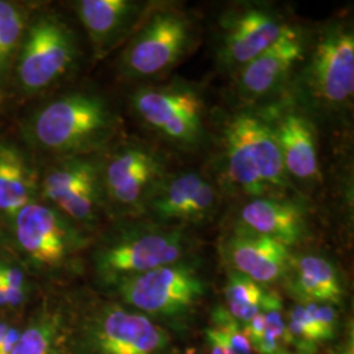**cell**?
I'll return each instance as SVG.
<instances>
[{"mask_svg": "<svg viewBox=\"0 0 354 354\" xmlns=\"http://www.w3.org/2000/svg\"><path fill=\"white\" fill-rule=\"evenodd\" d=\"M0 100H1V97H0Z\"/></svg>", "mask_w": 354, "mask_h": 354, "instance_id": "obj_38", "label": "cell"}, {"mask_svg": "<svg viewBox=\"0 0 354 354\" xmlns=\"http://www.w3.org/2000/svg\"><path fill=\"white\" fill-rule=\"evenodd\" d=\"M8 328H10V326H8L7 323L0 322V342H1V339L4 337V335H6V332L8 330Z\"/></svg>", "mask_w": 354, "mask_h": 354, "instance_id": "obj_34", "label": "cell"}, {"mask_svg": "<svg viewBox=\"0 0 354 354\" xmlns=\"http://www.w3.org/2000/svg\"><path fill=\"white\" fill-rule=\"evenodd\" d=\"M20 335H21L20 329L10 326V328L0 342V354H12L20 339Z\"/></svg>", "mask_w": 354, "mask_h": 354, "instance_id": "obj_33", "label": "cell"}, {"mask_svg": "<svg viewBox=\"0 0 354 354\" xmlns=\"http://www.w3.org/2000/svg\"><path fill=\"white\" fill-rule=\"evenodd\" d=\"M219 131V169L228 189L250 200L285 197L292 183L264 108L241 106L225 118Z\"/></svg>", "mask_w": 354, "mask_h": 354, "instance_id": "obj_1", "label": "cell"}, {"mask_svg": "<svg viewBox=\"0 0 354 354\" xmlns=\"http://www.w3.org/2000/svg\"><path fill=\"white\" fill-rule=\"evenodd\" d=\"M118 125V115L102 95L73 92L41 108L28 122L26 134L39 150L68 158L102 151Z\"/></svg>", "mask_w": 354, "mask_h": 354, "instance_id": "obj_3", "label": "cell"}, {"mask_svg": "<svg viewBox=\"0 0 354 354\" xmlns=\"http://www.w3.org/2000/svg\"><path fill=\"white\" fill-rule=\"evenodd\" d=\"M243 330H244L247 339L250 340V344L253 340L259 339L261 335H264L266 332V317L263 315V313L260 311L251 320L244 323V329Z\"/></svg>", "mask_w": 354, "mask_h": 354, "instance_id": "obj_32", "label": "cell"}, {"mask_svg": "<svg viewBox=\"0 0 354 354\" xmlns=\"http://www.w3.org/2000/svg\"><path fill=\"white\" fill-rule=\"evenodd\" d=\"M26 29V13L11 1L0 0V76L20 49Z\"/></svg>", "mask_w": 354, "mask_h": 354, "instance_id": "obj_23", "label": "cell"}, {"mask_svg": "<svg viewBox=\"0 0 354 354\" xmlns=\"http://www.w3.org/2000/svg\"><path fill=\"white\" fill-rule=\"evenodd\" d=\"M150 4L134 0H80L77 17L88 35L96 59L131 37Z\"/></svg>", "mask_w": 354, "mask_h": 354, "instance_id": "obj_17", "label": "cell"}, {"mask_svg": "<svg viewBox=\"0 0 354 354\" xmlns=\"http://www.w3.org/2000/svg\"><path fill=\"white\" fill-rule=\"evenodd\" d=\"M272 124L283 168L291 183H315L320 178L317 129L308 113L285 91L261 105Z\"/></svg>", "mask_w": 354, "mask_h": 354, "instance_id": "obj_14", "label": "cell"}, {"mask_svg": "<svg viewBox=\"0 0 354 354\" xmlns=\"http://www.w3.org/2000/svg\"><path fill=\"white\" fill-rule=\"evenodd\" d=\"M266 291L261 283L235 270L231 272L225 291L230 315L247 323L260 313Z\"/></svg>", "mask_w": 354, "mask_h": 354, "instance_id": "obj_22", "label": "cell"}, {"mask_svg": "<svg viewBox=\"0 0 354 354\" xmlns=\"http://www.w3.org/2000/svg\"><path fill=\"white\" fill-rule=\"evenodd\" d=\"M292 26L290 16L274 4L243 1L228 6L215 24L219 70L235 75Z\"/></svg>", "mask_w": 354, "mask_h": 354, "instance_id": "obj_6", "label": "cell"}, {"mask_svg": "<svg viewBox=\"0 0 354 354\" xmlns=\"http://www.w3.org/2000/svg\"><path fill=\"white\" fill-rule=\"evenodd\" d=\"M77 44L74 30L59 15L44 13L26 26L16 74L29 93L41 92L61 80L75 64Z\"/></svg>", "mask_w": 354, "mask_h": 354, "instance_id": "obj_9", "label": "cell"}, {"mask_svg": "<svg viewBox=\"0 0 354 354\" xmlns=\"http://www.w3.org/2000/svg\"><path fill=\"white\" fill-rule=\"evenodd\" d=\"M289 270L291 289L306 302H342V279L337 269L327 259L317 254H304L298 259L291 257Z\"/></svg>", "mask_w": 354, "mask_h": 354, "instance_id": "obj_21", "label": "cell"}, {"mask_svg": "<svg viewBox=\"0 0 354 354\" xmlns=\"http://www.w3.org/2000/svg\"><path fill=\"white\" fill-rule=\"evenodd\" d=\"M187 248V236L177 228L140 226L102 244L95 254V264L102 279L115 285L152 269L181 261Z\"/></svg>", "mask_w": 354, "mask_h": 354, "instance_id": "obj_8", "label": "cell"}, {"mask_svg": "<svg viewBox=\"0 0 354 354\" xmlns=\"http://www.w3.org/2000/svg\"><path fill=\"white\" fill-rule=\"evenodd\" d=\"M239 219L241 226L289 248L307 236V218L302 206L286 196L252 198L243 205Z\"/></svg>", "mask_w": 354, "mask_h": 354, "instance_id": "obj_19", "label": "cell"}, {"mask_svg": "<svg viewBox=\"0 0 354 354\" xmlns=\"http://www.w3.org/2000/svg\"><path fill=\"white\" fill-rule=\"evenodd\" d=\"M89 345L95 354H159L167 345V335L149 317L109 306L95 317Z\"/></svg>", "mask_w": 354, "mask_h": 354, "instance_id": "obj_15", "label": "cell"}, {"mask_svg": "<svg viewBox=\"0 0 354 354\" xmlns=\"http://www.w3.org/2000/svg\"><path fill=\"white\" fill-rule=\"evenodd\" d=\"M251 346L260 354H277L279 352V340L268 330L259 339L251 342Z\"/></svg>", "mask_w": 354, "mask_h": 354, "instance_id": "obj_31", "label": "cell"}, {"mask_svg": "<svg viewBox=\"0 0 354 354\" xmlns=\"http://www.w3.org/2000/svg\"><path fill=\"white\" fill-rule=\"evenodd\" d=\"M11 226L16 245L39 269L64 266L82 244L75 223L45 201L26 205Z\"/></svg>", "mask_w": 354, "mask_h": 354, "instance_id": "obj_12", "label": "cell"}, {"mask_svg": "<svg viewBox=\"0 0 354 354\" xmlns=\"http://www.w3.org/2000/svg\"><path fill=\"white\" fill-rule=\"evenodd\" d=\"M308 36L294 24L266 51L234 75L235 93L244 106H259L279 97L304 61Z\"/></svg>", "mask_w": 354, "mask_h": 354, "instance_id": "obj_13", "label": "cell"}, {"mask_svg": "<svg viewBox=\"0 0 354 354\" xmlns=\"http://www.w3.org/2000/svg\"><path fill=\"white\" fill-rule=\"evenodd\" d=\"M102 175L106 209L142 215L169 174L167 159L156 147L127 140L102 158Z\"/></svg>", "mask_w": 354, "mask_h": 354, "instance_id": "obj_7", "label": "cell"}, {"mask_svg": "<svg viewBox=\"0 0 354 354\" xmlns=\"http://www.w3.org/2000/svg\"><path fill=\"white\" fill-rule=\"evenodd\" d=\"M3 286V281H1V274H0V288Z\"/></svg>", "mask_w": 354, "mask_h": 354, "instance_id": "obj_36", "label": "cell"}, {"mask_svg": "<svg viewBox=\"0 0 354 354\" xmlns=\"http://www.w3.org/2000/svg\"><path fill=\"white\" fill-rule=\"evenodd\" d=\"M215 328L219 329L225 336L228 346L234 354H251L252 346L247 339L244 330L239 327L238 322L230 315L227 310L216 308L213 313Z\"/></svg>", "mask_w": 354, "mask_h": 354, "instance_id": "obj_26", "label": "cell"}, {"mask_svg": "<svg viewBox=\"0 0 354 354\" xmlns=\"http://www.w3.org/2000/svg\"><path fill=\"white\" fill-rule=\"evenodd\" d=\"M323 336L315 322L307 313L304 304H295L289 313L288 342H294L301 349L308 351L317 342H323Z\"/></svg>", "mask_w": 354, "mask_h": 354, "instance_id": "obj_25", "label": "cell"}, {"mask_svg": "<svg viewBox=\"0 0 354 354\" xmlns=\"http://www.w3.org/2000/svg\"><path fill=\"white\" fill-rule=\"evenodd\" d=\"M57 335L58 317L42 314L21 332L12 354H53Z\"/></svg>", "mask_w": 354, "mask_h": 354, "instance_id": "obj_24", "label": "cell"}, {"mask_svg": "<svg viewBox=\"0 0 354 354\" xmlns=\"http://www.w3.org/2000/svg\"><path fill=\"white\" fill-rule=\"evenodd\" d=\"M130 106L143 127L175 149L196 151L206 142V102L190 83L143 84L131 93Z\"/></svg>", "mask_w": 354, "mask_h": 354, "instance_id": "obj_5", "label": "cell"}, {"mask_svg": "<svg viewBox=\"0 0 354 354\" xmlns=\"http://www.w3.org/2000/svg\"><path fill=\"white\" fill-rule=\"evenodd\" d=\"M39 194L37 174L24 153L11 143H0V219L12 222Z\"/></svg>", "mask_w": 354, "mask_h": 354, "instance_id": "obj_20", "label": "cell"}, {"mask_svg": "<svg viewBox=\"0 0 354 354\" xmlns=\"http://www.w3.org/2000/svg\"><path fill=\"white\" fill-rule=\"evenodd\" d=\"M0 274L3 285L28 290L26 274L19 266H12L10 263H0Z\"/></svg>", "mask_w": 354, "mask_h": 354, "instance_id": "obj_29", "label": "cell"}, {"mask_svg": "<svg viewBox=\"0 0 354 354\" xmlns=\"http://www.w3.org/2000/svg\"><path fill=\"white\" fill-rule=\"evenodd\" d=\"M127 304L153 315L174 317L188 311L205 294L196 266L185 261L160 266L115 283Z\"/></svg>", "mask_w": 354, "mask_h": 354, "instance_id": "obj_11", "label": "cell"}, {"mask_svg": "<svg viewBox=\"0 0 354 354\" xmlns=\"http://www.w3.org/2000/svg\"><path fill=\"white\" fill-rule=\"evenodd\" d=\"M307 313L315 322L317 328L320 330L324 340L332 339L336 330L337 315L335 308L328 304H317V302H306L304 304Z\"/></svg>", "mask_w": 354, "mask_h": 354, "instance_id": "obj_28", "label": "cell"}, {"mask_svg": "<svg viewBox=\"0 0 354 354\" xmlns=\"http://www.w3.org/2000/svg\"><path fill=\"white\" fill-rule=\"evenodd\" d=\"M219 206L213 181L196 171L168 175L155 192L146 213L162 222H205Z\"/></svg>", "mask_w": 354, "mask_h": 354, "instance_id": "obj_16", "label": "cell"}, {"mask_svg": "<svg viewBox=\"0 0 354 354\" xmlns=\"http://www.w3.org/2000/svg\"><path fill=\"white\" fill-rule=\"evenodd\" d=\"M206 339L212 354H234L219 329L215 327L206 329Z\"/></svg>", "mask_w": 354, "mask_h": 354, "instance_id": "obj_30", "label": "cell"}, {"mask_svg": "<svg viewBox=\"0 0 354 354\" xmlns=\"http://www.w3.org/2000/svg\"><path fill=\"white\" fill-rule=\"evenodd\" d=\"M286 92L307 113L340 115L352 111L354 32L348 19H335L308 36L304 61Z\"/></svg>", "mask_w": 354, "mask_h": 354, "instance_id": "obj_2", "label": "cell"}, {"mask_svg": "<svg viewBox=\"0 0 354 354\" xmlns=\"http://www.w3.org/2000/svg\"><path fill=\"white\" fill-rule=\"evenodd\" d=\"M277 354H294V353H288V352H279Z\"/></svg>", "mask_w": 354, "mask_h": 354, "instance_id": "obj_37", "label": "cell"}, {"mask_svg": "<svg viewBox=\"0 0 354 354\" xmlns=\"http://www.w3.org/2000/svg\"><path fill=\"white\" fill-rule=\"evenodd\" d=\"M185 354H198L197 353V352H196V351H194V349H189V351H188V352H187V353Z\"/></svg>", "mask_w": 354, "mask_h": 354, "instance_id": "obj_35", "label": "cell"}, {"mask_svg": "<svg viewBox=\"0 0 354 354\" xmlns=\"http://www.w3.org/2000/svg\"><path fill=\"white\" fill-rule=\"evenodd\" d=\"M200 30L193 15L172 3L149 7L120 55L127 80H150L171 73L197 46Z\"/></svg>", "mask_w": 354, "mask_h": 354, "instance_id": "obj_4", "label": "cell"}, {"mask_svg": "<svg viewBox=\"0 0 354 354\" xmlns=\"http://www.w3.org/2000/svg\"><path fill=\"white\" fill-rule=\"evenodd\" d=\"M102 169L95 153L59 158L39 181V194L75 225H93L106 209Z\"/></svg>", "mask_w": 354, "mask_h": 354, "instance_id": "obj_10", "label": "cell"}, {"mask_svg": "<svg viewBox=\"0 0 354 354\" xmlns=\"http://www.w3.org/2000/svg\"><path fill=\"white\" fill-rule=\"evenodd\" d=\"M260 311L266 317V330L272 333L277 340L283 339L288 342V324L283 311L282 298L276 291H266Z\"/></svg>", "mask_w": 354, "mask_h": 354, "instance_id": "obj_27", "label": "cell"}, {"mask_svg": "<svg viewBox=\"0 0 354 354\" xmlns=\"http://www.w3.org/2000/svg\"><path fill=\"white\" fill-rule=\"evenodd\" d=\"M225 256L234 270L266 285L289 270L290 248L282 243L238 225L225 243Z\"/></svg>", "mask_w": 354, "mask_h": 354, "instance_id": "obj_18", "label": "cell"}]
</instances>
